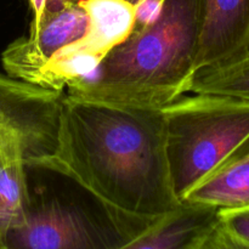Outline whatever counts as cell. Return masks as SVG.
<instances>
[{
	"mask_svg": "<svg viewBox=\"0 0 249 249\" xmlns=\"http://www.w3.org/2000/svg\"><path fill=\"white\" fill-rule=\"evenodd\" d=\"M27 167L73 180L114 221L138 231L181 204L170 178L163 109L66 94L53 151Z\"/></svg>",
	"mask_w": 249,
	"mask_h": 249,
	"instance_id": "obj_1",
	"label": "cell"
},
{
	"mask_svg": "<svg viewBox=\"0 0 249 249\" xmlns=\"http://www.w3.org/2000/svg\"><path fill=\"white\" fill-rule=\"evenodd\" d=\"M202 0H163L157 21L135 27L88 79L67 94L97 101L163 109L185 95L194 75Z\"/></svg>",
	"mask_w": 249,
	"mask_h": 249,
	"instance_id": "obj_2",
	"label": "cell"
},
{
	"mask_svg": "<svg viewBox=\"0 0 249 249\" xmlns=\"http://www.w3.org/2000/svg\"><path fill=\"white\" fill-rule=\"evenodd\" d=\"M173 189L182 203L195 186L249 153V102L182 95L163 108Z\"/></svg>",
	"mask_w": 249,
	"mask_h": 249,
	"instance_id": "obj_3",
	"label": "cell"
},
{
	"mask_svg": "<svg viewBox=\"0 0 249 249\" xmlns=\"http://www.w3.org/2000/svg\"><path fill=\"white\" fill-rule=\"evenodd\" d=\"M141 231L114 221L101 207L43 197L32 198L23 221L7 231L0 249H117Z\"/></svg>",
	"mask_w": 249,
	"mask_h": 249,
	"instance_id": "obj_4",
	"label": "cell"
},
{
	"mask_svg": "<svg viewBox=\"0 0 249 249\" xmlns=\"http://www.w3.org/2000/svg\"><path fill=\"white\" fill-rule=\"evenodd\" d=\"M77 4L87 14V29L53 53L31 84L63 91L73 83L88 79L135 29V6L128 0H82Z\"/></svg>",
	"mask_w": 249,
	"mask_h": 249,
	"instance_id": "obj_5",
	"label": "cell"
},
{
	"mask_svg": "<svg viewBox=\"0 0 249 249\" xmlns=\"http://www.w3.org/2000/svg\"><path fill=\"white\" fill-rule=\"evenodd\" d=\"M63 96V91L0 72V129L14 130L26 141L32 153L28 162L53 151Z\"/></svg>",
	"mask_w": 249,
	"mask_h": 249,
	"instance_id": "obj_6",
	"label": "cell"
},
{
	"mask_svg": "<svg viewBox=\"0 0 249 249\" xmlns=\"http://www.w3.org/2000/svg\"><path fill=\"white\" fill-rule=\"evenodd\" d=\"M87 24V14L74 2L45 12L38 24L31 26L28 36L16 39L2 51L5 73L31 84L34 75L53 53L83 36Z\"/></svg>",
	"mask_w": 249,
	"mask_h": 249,
	"instance_id": "obj_7",
	"label": "cell"
},
{
	"mask_svg": "<svg viewBox=\"0 0 249 249\" xmlns=\"http://www.w3.org/2000/svg\"><path fill=\"white\" fill-rule=\"evenodd\" d=\"M248 51L249 0H202L194 75L229 65Z\"/></svg>",
	"mask_w": 249,
	"mask_h": 249,
	"instance_id": "obj_8",
	"label": "cell"
},
{
	"mask_svg": "<svg viewBox=\"0 0 249 249\" xmlns=\"http://www.w3.org/2000/svg\"><path fill=\"white\" fill-rule=\"evenodd\" d=\"M32 158L26 141L10 129H0V246L10 229L19 225L31 204L27 162Z\"/></svg>",
	"mask_w": 249,
	"mask_h": 249,
	"instance_id": "obj_9",
	"label": "cell"
},
{
	"mask_svg": "<svg viewBox=\"0 0 249 249\" xmlns=\"http://www.w3.org/2000/svg\"><path fill=\"white\" fill-rule=\"evenodd\" d=\"M216 218V209L182 202L117 249H187Z\"/></svg>",
	"mask_w": 249,
	"mask_h": 249,
	"instance_id": "obj_10",
	"label": "cell"
},
{
	"mask_svg": "<svg viewBox=\"0 0 249 249\" xmlns=\"http://www.w3.org/2000/svg\"><path fill=\"white\" fill-rule=\"evenodd\" d=\"M185 203L236 211L249 207V153L229 163L195 186Z\"/></svg>",
	"mask_w": 249,
	"mask_h": 249,
	"instance_id": "obj_11",
	"label": "cell"
},
{
	"mask_svg": "<svg viewBox=\"0 0 249 249\" xmlns=\"http://www.w3.org/2000/svg\"><path fill=\"white\" fill-rule=\"evenodd\" d=\"M214 95L249 102V51L223 67L196 73L185 95Z\"/></svg>",
	"mask_w": 249,
	"mask_h": 249,
	"instance_id": "obj_12",
	"label": "cell"
},
{
	"mask_svg": "<svg viewBox=\"0 0 249 249\" xmlns=\"http://www.w3.org/2000/svg\"><path fill=\"white\" fill-rule=\"evenodd\" d=\"M187 249H249V243L236 237L216 218Z\"/></svg>",
	"mask_w": 249,
	"mask_h": 249,
	"instance_id": "obj_13",
	"label": "cell"
},
{
	"mask_svg": "<svg viewBox=\"0 0 249 249\" xmlns=\"http://www.w3.org/2000/svg\"><path fill=\"white\" fill-rule=\"evenodd\" d=\"M218 218L231 233L249 243V207L236 211H219Z\"/></svg>",
	"mask_w": 249,
	"mask_h": 249,
	"instance_id": "obj_14",
	"label": "cell"
},
{
	"mask_svg": "<svg viewBox=\"0 0 249 249\" xmlns=\"http://www.w3.org/2000/svg\"><path fill=\"white\" fill-rule=\"evenodd\" d=\"M135 6V27H145L157 21L162 12L163 0H139Z\"/></svg>",
	"mask_w": 249,
	"mask_h": 249,
	"instance_id": "obj_15",
	"label": "cell"
},
{
	"mask_svg": "<svg viewBox=\"0 0 249 249\" xmlns=\"http://www.w3.org/2000/svg\"><path fill=\"white\" fill-rule=\"evenodd\" d=\"M29 5H31L32 12H33V19H32L31 26H36L45 15L48 0H29Z\"/></svg>",
	"mask_w": 249,
	"mask_h": 249,
	"instance_id": "obj_16",
	"label": "cell"
},
{
	"mask_svg": "<svg viewBox=\"0 0 249 249\" xmlns=\"http://www.w3.org/2000/svg\"><path fill=\"white\" fill-rule=\"evenodd\" d=\"M67 4L66 0H48V6H46V12L56 11V10H60L61 7H63Z\"/></svg>",
	"mask_w": 249,
	"mask_h": 249,
	"instance_id": "obj_17",
	"label": "cell"
},
{
	"mask_svg": "<svg viewBox=\"0 0 249 249\" xmlns=\"http://www.w3.org/2000/svg\"><path fill=\"white\" fill-rule=\"evenodd\" d=\"M67 2H74V4H77V2L82 1V0H66Z\"/></svg>",
	"mask_w": 249,
	"mask_h": 249,
	"instance_id": "obj_18",
	"label": "cell"
},
{
	"mask_svg": "<svg viewBox=\"0 0 249 249\" xmlns=\"http://www.w3.org/2000/svg\"><path fill=\"white\" fill-rule=\"evenodd\" d=\"M128 1H130L131 4H135V2H138L139 0H128Z\"/></svg>",
	"mask_w": 249,
	"mask_h": 249,
	"instance_id": "obj_19",
	"label": "cell"
}]
</instances>
